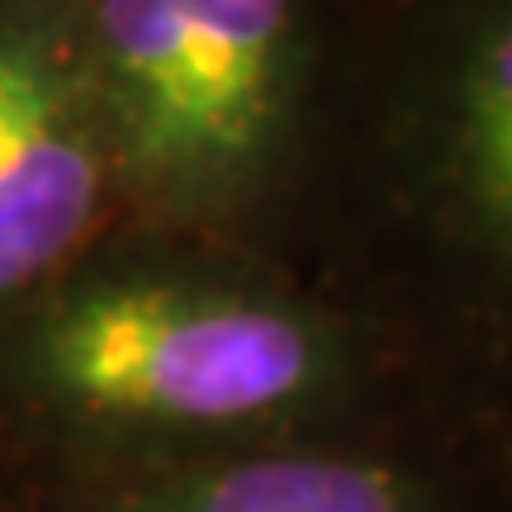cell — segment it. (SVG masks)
Segmentation results:
<instances>
[{
  "instance_id": "6da1fadb",
  "label": "cell",
  "mask_w": 512,
  "mask_h": 512,
  "mask_svg": "<svg viewBox=\"0 0 512 512\" xmlns=\"http://www.w3.org/2000/svg\"><path fill=\"white\" fill-rule=\"evenodd\" d=\"M427 399L380 318L304 261L124 223L0 323V489L143 475Z\"/></svg>"
},
{
  "instance_id": "7a4b0ae2",
  "label": "cell",
  "mask_w": 512,
  "mask_h": 512,
  "mask_svg": "<svg viewBox=\"0 0 512 512\" xmlns=\"http://www.w3.org/2000/svg\"><path fill=\"white\" fill-rule=\"evenodd\" d=\"M304 266L512 427V0H356Z\"/></svg>"
},
{
  "instance_id": "3957f363",
  "label": "cell",
  "mask_w": 512,
  "mask_h": 512,
  "mask_svg": "<svg viewBox=\"0 0 512 512\" xmlns=\"http://www.w3.org/2000/svg\"><path fill=\"white\" fill-rule=\"evenodd\" d=\"M356 0H72L128 223L304 261Z\"/></svg>"
},
{
  "instance_id": "277c9868",
  "label": "cell",
  "mask_w": 512,
  "mask_h": 512,
  "mask_svg": "<svg viewBox=\"0 0 512 512\" xmlns=\"http://www.w3.org/2000/svg\"><path fill=\"white\" fill-rule=\"evenodd\" d=\"M0 512H512V427L427 399L143 475L0 489Z\"/></svg>"
},
{
  "instance_id": "5b68a950",
  "label": "cell",
  "mask_w": 512,
  "mask_h": 512,
  "mask_svg": "<svg viewBox=\"0 0 512 512\" xmlns=\"http://www.w3.org/2000/svg\"><path fill=\"white\" fill-rule=\"evenodd\" d=\"M124 223L72 0H0V323Z\"/></svg>"
}]
</instances>
